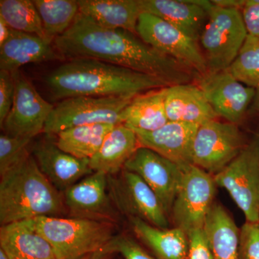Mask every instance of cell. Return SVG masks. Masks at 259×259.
Listing matches in <instances>:
<instances>
[{
    "mask_svg": "<svg viewBox=\"0 0 259 259\" xmlns=\"http://www.w3.org/2000/svg\"><path fill=\"white\" fill-rule=\"evenodd\" d=\"M53 45L65 59H97L156 76L168 84L190 83L193 71L143 41L138 35L121 29L99 26L79 14L71 26Z\"/></svg>",
    "mask_w": 259,
    "mask_h": 259,
    "instance_id": "cell-1",
    "label": "cell"
},
{
    "mask_svg": "<svg viewBox=\"0 0 259 259\" xmlns=\"http://www.w3.org/2000/svg\"><path fill=\"white\" fill-rule=\"evenodd\" d=\"M44 83L51 98L60 101L80 96L135 97L171 86L156 76L89 58L68 59L46 75Z\"/></svg>",
    "mask_w": 259,
    "mask_h": 259,
    "instance_id": "cell-2",
    "label": "cell"
},
{
    "mask_svg": "<svg viewBox=\"0 0 259 259\" xmlns=\"http://www.w3.org/2000/svg\"><path fill=\"white\" fill-rule=\"evenodd\" d=\"M67 211L64 195L40 171L31 153L1 177V226L40 217H64Z\"/></svg>",
    "mask_w": 259,
    "mask_h": 259,
    "instance_id": "cell-3",
    "label": "cell"
},
{
    "mask_svg": "<svg viewBox=\"0 0 259 259\" xmlns=\"http://www.w3.org/2000/svg\"><path fill=\"white\" fill-rule=\"evenodd\" d=\"M34 229L52 246L57 259H83L115 238L110 221L86 218L40 217L30 219Z\"/></svg>",
    "mask_w": 259,
    "mask_h": 259,
    "instance_id": "cell-4",
    "label": "cell"
},
{
    "mask_svg": "<svg viewBox=\"0 0 259 259\" xmlns=\"http://www.w3.org/2000/svg\"><path fill=\"white\" fill-rule=\"evenodd\" d=\"M248 35L241 10L213 4L199 40L207 72L229 69Z\"/></svg>",
    "mask_w": 259,
    "mask_h": 259,
    "instance_id": "cell-5",
    "label": "cell"
},
{
    "mask_svg": "<svg viewBox=\"0 0 259 259\" xmlns=\"http://www.w3.org/2000/svg\"><path fill=\"white\" fill-rule=\"evenodd\" d=\"M135 97L80 96L64 99L54 105L44 134L56 136L66 129L93 124H123L124 111Z\"/></svg>",
    "mask_w": 259,
    "mask_h": 259,
    "instance_id": "cell-6",
    "label": "cell"
},
{
    "mask_svg": "<svg viewBox=\"0 0 259 259\" xmlns=\"http://www.w3.org/2000/svg\"><path fill=\"white\" fill-rule=\"evenodd\" d=\"M213 177L241 209L246 222L259 223V136Z\"/></svg>",
    "mask_w": 259,
    "mask_h": 259,
    "instance_id": "cell-7",
    "label": "cell"
},
{
    "mask_svg": "<svg viewBox=\"0 0 259 259\" xmlns=\"http://www.w3.org/2000/svg\"><path fill=\"white\" fill-rule=\"evenodd\" d=\"M236 124L213 120L199 125L192 147L194 166L215 175L222 171L245 147Z\"/></svg>",
    "mask_w": 259,
    "mask_h": 259,
    "instance_id": "cell-8",
    "label": "cell"
},
{
    "mask_svg": "<svg viewBox=\"0 0 259 259\" xmlns=\"http://www.w3.org/2000/svg\"><path fill=\"white\" fill-rule=\"evenodd\" d=\"M216 188L214 177L210 174L193 164L185 166L171 209L176 228H180L187 235L202 229L213 204Z\"/></svg>",
    "mask_w": 259,
    "mask_h": 259,
    "instance_id": "cell-9",
    "label": "cell"
},
{
    "mask_svg": "<svg viewBox=\"0 0 259 259\" xmlns=\"http://www.w3.org/2000/svg\"><path fill=\"white\" fill-rule=\"evenodd\" d=\"M138 36L155 50L172 58L199 75L207 72V63L199 42L169 23L143 13L138 22Z\"/></svg>",
    "mask_w": 259,
    "mask_h": 259,
    "instance_id": "cell-10",
    "label": "cell"
},
{
    "mask_svg": "<svg viewBox=\"0 0 259 259\" xmlns=\"http://www.w3.org/2000/svg\"><path fill=\"white\" fill-rule=\"evenodd\" d=\"M112 203L122 212L139 218L151 226L168 228V215L152 189L137 174L123 169L119 178L108 176Z\"/></svg>",
    "mask_w": 259,
    "mask_h": 259,
    "instance_id": "cell-11",
    "label": "cell"
},
{
    "mask_svg": "<svg viewBox=\"0 0 259 259\" xmlns=\"http://www.w3.org/2000/svg\"><path fill=\"white\" fill-rule=\"evenodd\" d=\"M12 74L15 83L14 100L1 128L8 136L32 139L44 134L54 105L40 96L20 70Z\"/></svg>",
    "mask_w": 259,
    "mask_h": 259,
    "instance_id": "cell-12",
    "label": "cell"
},
{
    "mask_svg": "<svg viewBox=\"0 0 259 259\" xmlns=\"http://www.w3.org/2000/svg\"><path fill=\"white\" fill-rule=\"evenodd\" d=\"M197 85L218 117L236 125L256 95L255 89L240 82L228 69L199 75Z\"/></svg>",
    "mask_w": 259,
    "mask_h": 259,
    "instance_id": "cell-13",
    "label": "cell"
},
{
    "mask_svg": "<svg viewBox=\"0 0 259 259\" xmlns=\"http://www.w3.org/2000/svg\"><path fill=\"white\" fill-rule=\"evenodd\" d=\"M184 168L149 148L139 146L124 169L137 174L145 181L169 215L183 178Z\"/></svg>",
    "mask_w": 259,
    "mask_h": 259,
    "instance_id": "cell-14",
    "label": "cell"
},
{
    "mask_svg": "<svg viewBox=\"0 0 259 259\" xmlns=\"http://www.w3.org/2000/svg\"><path fill=\"white\" fill-rule=\"evenodd\" d=\"M46 135L32 146L31 154L40 171L63 194L94 171L90 159H81L65 152L56 144L55 136Z\"/></svg>",
    "mask_w": 259,
    "mask_h": 259,
    "instance_id": "cell-15",
    "label": "cell"
},
{
    "mask_svg": "<svg viewBox=\"0 0 259 259\" xmlns=\"http://www.w3.org/2000/svg\"><path fill=\"white\" fill-rule=\"evenodd\" d=\"M63 195L72 218L113 223L115 212L106 174L93 172L68 189Z\"/></svg>",
    "mask_w": 259,
    "mask_h": 259,
    "instance_id": "cell-16",
    "label": "cell"
},
{
    "mask_svg": "<svg viewBox=\"0 0 259 259\" xmlns=\"http://www.w3.org/2000/svg\"><path fill=\"white\" fill-rule=\"evenodd\" d=\"M144 13L162 19L199 42L213 5L207 0H141Z\"/></svg>",
    "mask_w": 259,
    "mask_h": 259,
    "instance_id": "cell-17",
    "label": "cell"
},
{
    "mask_svg": "<svg viewBox=\"0 0 259 259\" xmlns=\"http://www.w3.org/2000/svg\"><path fill=\"white\" fill-rule=\"evenodd\" d=\"M199 125L168 122L151 132H136L139 146L149 148L179 166L192 164V147Z\"/></svg>",
    "mask_w": 259,
    "mask_h": 259,
    "instance_id": "cell-18",
    "label": "cell"
},
{
    "mask_svg": "<svg viewBox=\"0 0 259 259\" xmlns=\"http://www.w3.org/2000/svg\"><path fill=\"white\" fill-rule=\"evenodd\" d=\"M64 59L45 39L13 29L8 40L0 46V70L11 74L24 65Z\"/></svg>",
    "mask_w": 259,
    "mask_h": 259,
    "instance_id": "cell-19",
    "label": "cell"
},
{
    "mask_svg": "<svg viewBox=\"0 0 259 259\" xmlns=\"http://www.w3.org/2000/svg\"><path fill=\"white\" fill-rule=\"evenodd\" d=\"M165 107L171 122L200 125L218 117L202 90L192 83L168 87Z\"/></svg>",
    "mask_w": 259,
    "mask_h": 259,
    "instance_id": "cell-20",
    "label": "cell"
},
{
    "mask_svg": "<svg viewBox=\"0 0 259 259\" xmlns=\"http://www.w3.org/2000/svg\"><path fill=\"white\" fill-rule=\"evenodd\" d=\"M79 13L99 26L121 29L136 34L144 13L141 0H78Z\"/></svg>",
    "mask_w": 259,
    "mask_h": 259,
    "instance_id": "cell-21",
    "label": "cell"
},
{
    "mask_svg": "<svg viewBox=\"0 0 259 259\" xmlns=\"http://www.w3.org/2000/svg\"><path fill=\"white\" fill-rule=\"evenodd\" d=\"M0 248L13 259H57L49 241L30 220L2 226Z\"/></svg>",
    "mask_w": 259,
    "mask_h": 259,
    "instance_id": "cell-22",
    "label": "cell"
},
{
    "mask_svg": "<svg viewBox=\"0 0 259 259\" xmlns=\"http://www.w3.org/2000/svg\"><path fill=\"white\" fill-rule=\"evenodd\" d=\"M139 147L136 132L124 124H119L107 135L101 147L90 158V166L94 172L114 176L124 169Z\"/></svg>",
    "mask_w": 259,
    "mask_h": 259,
    "instance_id": "cell-23",
    "label": "cell"
},
{
    "mask_svg": "<svg viewBox=\"0 0 259 259\" xmlns=\"http://www.w3.org/2000/svg\"><path fill=\"white\" fill-rule=\"evenodd\" d=\"M214 259H240V230L223 206L213 203L203 228Z\"/></svg>",
    "mask_w": 259,
    "mask_h": 259,
    "instance_id": "cell-24",
    "label": "cell"
},
{
    "mask_svg": "<svg viewBox=\"0 0 259 259\" xmlns=\"http://www.w3.org/2000/svg\"><path fill=\"white\" fill-rule=\"evenodd\" d=\"M167 88L136 95L124 111V125L135 132H151L166 125Z\"/></svg>",
    "mask_w": 259,
    "mask_h": 259,
    "instance_id": "cell-25",
    "label": "cell"
},
{
    "mask_svg": "<svg viewBox=\"0 0 259 259\" xmlns=\"http://www.w3.org/2000/svg\"><path fill=\"white\" fill-rule=\"evenodd\" d=\"M133 230L156 259H187L188 236L179 228L161 229L151 226L139 218H130Z\"/></svg>",
    "mask_w": 259,
    "mask_h": 259,
    "instance_id": "cell-26",
    "label": "cell"
},
{
    "mask_svg": "<svg viewBox=\"0 0 259 259\" xmlns=\"http://www.w3.org/2000/svg\"><path fill=\"white\" fill-rule=\"evenodd\" d=\"M115 125L93 124L65 130L56 135L61 150L81 159H90L101 147L107 135Z\"/></svg>",
    "mask_w": 259,
    "mask_h": 259,
    "instance_id": "cell-27",
    "label": "cell"
},
{
    "mask_svg": "<svg viewBox=\"0 0 259 259\" xmlns=\"http://www.w3.org/2000/svg\"><path fill=\"white\" fill-rule=\"evenodd\" d=\"M41 19L47 40L53 44L69 30L79 14L74 0H32Z\"/></svg>",
    "mask_w": 259,
    "mask_h": 259,
    "instance_id": "cell-28",
    "label": "cell"
},
{
    "mask_svg": "<svg viewBox=\"0 0 259 259\" xmlns=\"http://www.w3.org/2000/svg\"><path fill=\"white\" fill-rule=\"evenodd\" d=\"M0 18L13 30L34 34L47 40L41 19L31 0H1Z\"/></svg>",
    "mask_w": 259,
    "mask_h": 259,
    "instance_id": "cell-29",
    "label": "cell"
},
{
    "mask_svg": "<svg viewBox=\"0 0 259 259\" xmlns=\"http://www.w3.org/2000/svg\"><path fill=\"white\" fill-rule=\"evenodd\" d=\"M230 72L245 86L259 89V39L248 35Z\"/></svg>",
    "mask_w": 259,
    "mask_h": 259,
    "instance_id": "cell-30",
    "label": "cell"
},
{
    "mask_svg": "<svg viewBox=\"0 0 259 259\" xmlns=\"http://www.w3.org/2000/svg\"><path fill=\"white\" fill-rule=\"evenodd\" d=\"M32 139L25 137L0 136V176L14 168L30 153L29 146Z\"/></svg>",
    "mask_w": 259,
    "mask_h": 259,
    "instance_id": "cell-31",
    "label": "cell"
},
{
    "mask_svg": "<svg viewBox=\"0 0 259 259\" xmlns=\"http://www.w3.org/2000/svg\"><path fill=\"white\" fill-rule=\"evenodd\" d=\"M240 259H259V223L245 222L240 229Z\"/></svg>",
    "mask_w": 259,
    "mask_h": 259,
    "instance_id": "cell-32",
    "label": "cell"
},
{
    "mask_svg": "<svg viewBox=\"0 0 259 259\" xmlns=\"http://www.w3.org/2000/svg\"><path fill=\"white\" fill-rule=\"evenodd\" d=\"M110 243L115 253H120L124 259H156L131 237L116 236Z\"/></svg>",
    "mask_w": 259,
    "mask_h": 259,
    "instance_id": "cell-33",
    "label": "cell"
},
{
    "mask_svg": "<svg viewBox=\"0 0 259 259\" xmlns=\"http://www.w3.org/2000/svg\"><path fill=\"white\" fill-rule=\"evenodd\" d=\"M15 97V83L13 74L0 70V126L3 125L11 110Z\"/></svg>",
    "mask_w": 259,
    "mask_h": 259,
    "instance_id": "cell-34",
    "label": "cell"
},
{
    "mask_svg": "<svg viewBox=\"0 0 259 259\" xmlns=\"http://www.w3.org/2000/svg\"><path fill=\"white\" fill-rule=\"evenodd\" d=\"M187 236L189 251L187 259H214L203 229L191 232Z\"/></svg>",
    "mask_w": 259,
    "mask_h": 259,
    "instance_id": "cell-35",
    "label": "cell"
},
{
    "mask_svg": "<svg viewBox=\"0 0 259 259\" xmlns=\"http://www.w3.org/2000/svg\"><path fill=\"white\" fill-rule=\"evenodd\" d=\"M241 13L248 35L259 39V0H246Z\"/></svg>",
    "mask_w": 259,
    "mask_h": 259,
    "instance_id": "cell-36",
    "label": "cell"
},
{
    "mask_svg": "<svg viewBox=\"0 0 259 259\" xmlns=\"http://www.w3.org/2000/svg\"><path fill=\"white\" fill-rule=\"evenodd\" d=\"M212 3L221 8L242 10L245 7L246 0H212Z\"/></svg>",
    "mask_w": 259,
    "mask_h": 259,
    "instance_id": "cell-37",
    "label": "cell"
},
{
    "mask_svg": "<svg viewBox=\"0 0 259 259\" xmlns=\"http://www.w3.org/2000/svg\"><path fill=\"white\" fill-rule=\"evenodd\" d=\"M115 251L112 248L110 243L106 246L104 247L101 250L88 255L83 259H112L113 255L115 254Z\"/></svg>",
    "mask_w": 259,
    "mask_h": 259,
    "instance_id": "cell-38",
    "label": "cell"
},
{
    "mask_svg": "<svg viewBox=\"0 0 259 259\" xmlns=\"http://www.w3.org/2000/svg\"><path fill=\"white\" fill-rule=\"evenodd\" d=\"M12 29L5 23L3 18H0V46L4 44L9 38Z\"/></svg>",
    "mask_w": 259,
    "mask_h": 259,
    "instance_id": "cell-39",
    "label": "cell"
},
{
    "mask_svg": "<svg viewBox=\"0 0 259 259\" xmlns=\"http://www.w3.org/2000/svg\"><path fill=\"white\" fill-rule=\"evenodd\" d=\"M0 259H13L5 250L0 248Z\"/></svg>",
    "mask_w": 259,
    "mask_h": 259,
    "instance_id": "cell-40",
    "label": "cell"
},
{
    "mask_svg": "<svg viewBox=\"0 0 259 259\" xmlns=\"http://www.w3.org/2000/svg\"><path fill=\"white\" fill-rule=\"evenodd\" d=\"M255 96H256V99H255V101H256L255 102V105H256V108L259 110V89L257 90Z\"/></svg>",
    "mask_w": 259,
    "mask_h": 259,
    "instance_id": "cell-41",
    "label": "cell"
}]
</instances>
